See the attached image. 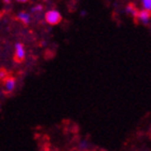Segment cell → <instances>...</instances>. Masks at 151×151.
Wrapping results in <instances>:
<instances>
[{
    "label": "cell",
    "mask_w": 151,
    "mask_h": 151,
    "mask_svg": "<svg viewBox=\"0 0 151 151\" xmlns=\"http://www.w3.org/2000/svg\"><path fill=\"white\" fill-rule=\"evenodd\" d=\"M45 21H47V24H50V25H57V24H60L62 22V15H60V13L56 10H50V11H47L45 13Z\"/></svg>",
    "instance_id": "1"
},
{
    "label": "cell",
    "mask_w": 151,
    "mask_h": 151,
    "mask_svg": "<svg viewBox=\"0 0 151 151\" xmlns=\"http://www.w3.org/2000/svg\"><path fill=\"white\" fill-rule=\"evenodd\" d=\"M25 47L23 43H16L15 44V54H14V60L16 63H22L25 60Z\"/></svg>",
    "instance_id": "2"
},
{
    "label": "cell",
    "mask_w": 151,
    "mask_h": 151,
    "mask_svg": "<svg viewBox=\"0 0 151 151\" xmlns=\"http://www.w3.org/2000/svg\"><path fill=\"white\" fill-rule=\"evenodd\" d=\"M16 81L13 77H6L4 80H3V92L4 93H12L13 90L15 88Z\"/></svg>",
    "instance_id": "3"
},
{
    "label": "cell",
    "mask_w": 151,
    "mask_h": 151,
    "mask_svg": "<svg viewBox=\"0 0 151 151\" xmlns=\"http://www.w3.org/2000/svg\"><path fill=\"white\" fill-rule=\"evenodd\" d=\"M150 16H151V13L149 10H142V11H139L137 12V14H136L135 19H138L139 22L144 23L145 25H147L149 23V21H150Z\"/></svg>",
    "instance_id": "4"
},
{
    "label": "cell",
    "mask_w": 151,
    "mask_h": 151,
    "mask_svg": "<svg viewBox=\"0 0 151 151\" xmlns=\"http://www.w3.org/2000/svg\"><path fill=\"white\" fill-rule=\"evenodd\" d=\"M17 17H19V19L24 24V25H28L29 23H30V15H29L27 12H24V11H23V12H19Z\"/></svg>",
    "instance_id": "5"
},
{
    "label": "cell",
    "mask_w": 151,
    "mask_h": 151,
    "mask_svg": "<svg viewBox=\"0 0 151 151\" xmlns=\"http://www.w3.org/2000/svg\"><path fill=\"white\" fill-rule=\"evenodd\" d=\"M126 12L127 13H129V14H132L133 15V17L135 19V16H136V14H137V12H138V9L136 8L133 3H129V6H126Z\"/></svg>",
    "instance_id": "6"
},
{
    "label": "cell",
    "mask_w": 151,
    "mask_h": 151,
    "mask_svg": "<svg viewBox=\"0 0 151 151\" xmlns=\"http://www.w3.org/2000/svg\"><path fill=\"white\" fill-rule=\"evenodd\" d=\"M142 6L145 10H151V0H142Z\"/></svg>",
    "instance_id": "7"
},
{
    "label": "cell",
    "mask_w": 151,
    "mask_h": 151,
    "mask_svg": "<svg viewBox=\"0 0 151 151\" xmlns=\"http://www.w3.org/2000/svg\"><path fill=\"white\" fill-rule=\"evenodd\" d=\"M41 11H43V6H41V4H37V6H32V13H39Z\"/></svg>",
    "instance_id": "8"
},
{
    "label": "cell",
    "mask_w": 151,
    "mask_h": 151,
    "mask_svg": "<svg viewBox=\"0 0 151 151\" xmlns=\"http://www.w3.org/2000/svg\"><path fill=\"white\" fill-rule=\"evenodd\" d=\"M6 77H8V71H6L4 68L0 69V80H1V81H3Z\"/></svg>",
    "instance_id": "9"
},
{
    "label": "cell",
    "mask_w": 151,
    "mask_h": 151,
    "mask_svg": "<svg viewBox=\"0 0 151 151\" xmlns=\"http://www.w3.org/2000/svg\"><path fill=\"white\" fill-rule=\"evenodd\" d=\"M17 2H21V3H24V2H27L28 0H16Z\"/></svg>",
    "instance_id": "10"
},
{
    "label": "cell",
    "mask_w": 151,
    "mask_h": 151,
    "mask_svg": "<svg viewBox=\"0 0 151 151\" xmlns=\"http://www.w3.org/2000/svg\"><path fill=\"white\" fill-rule=\"evenodd\" d=\"M2 1L4 3H10V2H11V0H2Z\"/></svg>",
    "instance_id": "11"
}]
</instances>
